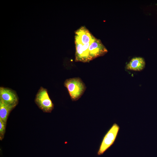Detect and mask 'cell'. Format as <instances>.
<instances>
[{
    "instance_id": "1",
    "label": "cell",
    "mask_w": 157,
    "mask_h": 157,
    "mask_svg": "<svg viewBox=\"0 0 157 157\" xmlns=\"http://www.w3.org/2000/svg\"><path fill=\"white\" fill-rule=\"evenodd\" d=\"M64 85L69 92L72 100L75 101L78 100L82 95L86 87L81 79L78 77L66 79Z\"/></svg>"
},
{
    "instance_id": "2",
    "label": "cell",
    "mask_w": 157,
    "mask_h": 157,
    "mask_svg": "<svg viewBox=\"0 0 157 157\" xmlns=\"http://www.w3.org/2000/svg\"><path fill=\"white\" fill-rule=\"evenodd\" d=\"M36 104L44 112L50 113L54 108V105L49 95L47 90L41 87L37 93L35 99Z\"/></svg>"
},
{
    "instance_id": "3",
    "label": "cell",
    "mask_w": 157,
    "mask_h": 157,
    "mask_svg": "<svg viewBox=\"0 0 157 157\" xmlns=\"http://www.w3.org/2000/svg\"><path fill=\"white\" fill-rule=\"evenodd\" d=\"M120 129L119 126L114 123L103 138L97 152L98 155L103 154L114 143Z\"/></svg>"
},
{
    "instance_id": "4",
    "label": "cell",
    "mask_w": 157,
    "mask_h": 157,
    "mask_svg": "<svg viewBox=\"0 0 157 157\" xmlns=\"http://www.w3.org/2000/svg\"><path fill=\"white\" fill-rule=\"evenodd\" d=\"M88 50L90 61L103 56L108 52L107 49L101 41L96 38L90 45Z\"/></svg>"
},
{
    "instance_id": "5",
    "label": "cell",
    "mask_w": 157,
    "mask_h": 157,
    "mask_svg": "<svg viewBox=\"0 0 157 157\" xmlns=\"http://www.w3.org/2000/svg\"><path fill=\"white\" fill-rule=\"evenodd\" d=\"M0 99L15 107L19 101L18 97L15 91L2 87H0Z\"/></svg>"
},
{
    "instance_id": "6",
    "label": "cell",
    "mask_w": 157,
    "mask_h": 157,
    "mask_svg": "<svg viewBox=\"0 0 157 157\" xmlns=\"http://www.w3.org/2000/svg\"><path fill=\"white\" fill-rule=\"evenodd\" d=\"M145 62L144 59L141 57H135L132 58L126 65V69L134 71H140L145 67Z\"/></svg>"
},
{
    "instance_id": "7",
    "label": "cell",
    "mask_w": 157,
    "mask_h": 157,
    "mask_svg": "<svg viewBox=\"0 0 157 157\" xmlns=\"http://www.w3.org/2000/svg\"><path fill=\"white\" fill-rule=\"evenodd\" d=\"M15 107L0 99V120L6 123L10 113Z\"/></svg>"
},
{
    "instance_id": "8",
    "label": "cell",
    "mask_w": 157,
    "mask_h": 157,
    "mask_svg": "<svg viewBox=\"0 0 157 157\" xmlns=\"http://www.w3.org/2000/svg\"><path fill=\"white\" fill-rule=\"evenodd\" d=\"M6 124L0 120V139L2 140L3 138L6 131Z\"/></svg>"
}]
</instances>
